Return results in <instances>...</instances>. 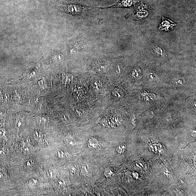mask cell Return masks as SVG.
Segmentation results:
<instances>
[{"label":"cell","mask_w":196,"mask_h":196,"mask_svg":"<svg viewBox=\"0 0 196 196\" xmlns=\"http://www.w3.org/2000/svg\"><path fill=\"white\" fill-rule=\"evenodd\" d=\"M56 7L62 12L74 15H81L89 9L81 0L57 2Z\"/></svg>","instance_id":"6da1fadb"},{"label":"cell","mask_w":196,"mask_h":196,"mask_svg":"<svg viewBox=\"0 0 196 196\" xmlns=\"http://www.w3.org/2000/svg\"><path fill=\"white\" fill-rule=\"evenodd\" d=\"M139 2V0H120L115 5L105 8H99L101 9L110 8L130 7L134 6Z\"/></svg>","instance_id":"7a4b0ae2"},{"label":"cell","mask_w":196,"mask_h":196,"mask_svg":"<svg viewBox=\"0 0 196 196\" xmlns=\"http://www.w3.org/2000/svg\"><path fill=\"white\" fill-rule=\"evenodd\" d=\"M177 25V24L173 22L170 20L162 17V23L159 25V29L161 30L169 31Z\"/></svg>","instance_id":"3957f363"},{"label":"cell","mask_w":196,"mask_h":196,"mask_svg":"<svg viewBox=\"0 0 196 196\" xmlns=\"http://www.w3.org/2000/svg\"><path fill=\"white\" fill-rule=\"evenodd\" d=\"M150 149L151 152L157 154H162L165 151V147L161 143H154L151 144Z\"/></svg>","instance_id":"277c9868"},{"label":"cell","mask_w":196,"mask_h":196,"mask_svg":"<svg viewBox=\"0 0 196 196\" xmlns=\"http://www.w3.org/2000/svg\"><path fill=\"white\" fill-rule=\"evenodd\" d=\"M127 146L125 144H121L117 146L116 151L119 154H123L126 151Z\"/></svg>","instance_id":"5b68a950"},{"label":"cell","mask_w":196,"mask_h":196,"mask_svg":"<svg viewBox=\"0 0 196 196\" xmlns=\"http://www.w3.org/2000/svg\"><path fill=\"white\" fill-rule=\"evenodd\" d=\"M64 141L66 144L69 146H74L76 145V141L73 137H67L64 139Z\"/></svg>","instance_id":"8992f818"},{"label":"cell","mask_w":196,"mask_h":196,"mask_svg":"<svg viewBox=\"0 0 196 196\" xmlns=\"http://www.w3.org/2000/svg\"><path fill=\"white\" fill-rule=\"evenodd\" d=\"M88 144L90 147L96 148L98 146V141L96 139L92 138L89 140Z\"/></svg>","instance_id":"52a82bcc"},{"label":"cell","mask_w":196,"mask_h":196,"mask_svg":"<svg viewBox=\"0 0 196 196\" xmlns=\"http://www.w3.org/2000/svg\"><path fill=\"white\" fill-rule=\"evenodd\" d=\"M148 15V12L145 10L138 11L137 14V17L138 18L142 19L146 18Z\"/></svg>","instance_id":"ba28073f"},{"label":"cell","mask_w":196,"mask_h":196,"mask_svg":"<svg viewBox=\"0 0 196 196\" xmlns=\"http://www.w3.org/2000/svg\"><path fill=\"white\" fill-rule=\"evenodd\" d=\"M34 138L36 140L39 141V142H41L43 139V134L42 133L40 132H39L37 131H36L35 133H34Z\"/></svg>","instance_id":"9c48e42d"},{"label":"cell","mask_w":196,"mask_h":196,"mask_svg":"<svg viewBox=\"0 0 196 196\" xmlns=\"http://www.w3.org/2000/svg\"><path fill=\"white\" fill-rule=\"evenodd\" d=\"M58 156L61 158H68L69 157V154L67 152L64 151L60 150L58 152Z\"/></svg>","instance_id":"30bf717a"},{"label":"cell","mask_w":196,"mask_h":196,"mask_svg":"<svg viewBox=\"0 0 196 196\" xmlns=\"http://www.w3.org/2000/svg\"><path fill=\"white\" fill-rule=\"evenodd\" d=\"M6 174L4 169L0 167V179H4L6 178Z\"/></svg>","instance_id":"8fae6325"},{"label":"cell","mask_w":196,"mask_h":196,"mask_svg":"<svg viewBox=\"0 0 196 196\" xmlns=\"http://www.w3.org/2000/svg\"><path fill=\"white\" fill-rule=\"evenodd\" d=\"M104 174L106 177H110L112 174V172L110 169L107 168L105 170Z\"/></svg>","instance_id":"7c38bea8"}]
</instances>
